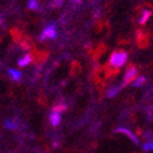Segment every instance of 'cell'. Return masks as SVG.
Masks as SVG:
<instances>
[{"label":"cell","instance_id":"cell-15","mask_svg":"<svg viewBox=\"0 0 153 153\" xmlns=\"http://www.w3.org/2000/svg\"><path fill=\"white\" fill-rule=\"evenodd\" d=\"M142 148H143V151H148V152L152 151V149H153V142H152V141H148V142L143 143Z\"/></svg>","mask_w":153,"mask_h":153},{"label":"cell","instance_id":"cell-8","mask_svg":"<svg viewBox=\"0 0 153 153\" xmlns=\"http://www.w3.org/2000/svg\"><path fill=\"white\" fill-rule=\"evenodd\" d=\"M9 76L11 77V80L20 81L22 79V72L20 70H16V69H10L9 70Z\"/></svg>","mask_w":153,"mask_h":153},{"label":"cell","instance_id":"cell-10","mask_svg":"<svg viewBox=\"0 0 153 153\" xmlns=\"http://www.w3.org/2000/svg\"><path fill=\"white\" fill-rule=\"evenodd\" d=\"M146 83V77L145 76H137V77L131 82V85L134 86V87H141V86H143Z\"/></svg>","mask_w":153,"mask_h":153},{"label":"cell","instance_id":"cell-6","mask_svg":"<svg viewBox=\"0 0 153 153\" xmlns=\"http://www.w3.org/2000/svg\"><path fill=\"white\" fill-rule=\"evenodd\" d=\"M151 15H152L151 9H145V10H142L141 17L138 19V23H140V25H145V23H147V21L149 20Z\"/></svg>","mask_w":153,"mask_h":153},{"label":"cell","instance_id":"cell-5","mask_svg":"<svg viewBox=\"0 0 153 153\" xmlns=\"http://www.w3.org/2000/svg\"><path fill=\"white\" fill-rule=\"evenodd\" d=\"M32 62V55L31 54H25L22 58H20L19 59V66L20 68H26V66H28Z\"/></svg>","mask_w":153,"mask_h":153},{"label":"cell","instance_id":"cell-7","mask_svg":"<svg viewBox=\"0 0 153 153\" xmlns=\"http://www.w3.org/2000/svg\"><path fill=\"white\" fill-rule=\"evenodd\" d=\"M49 121H50V125L52 126H59V124L61 123V115L58 113H53L50 114V117H49Z\"/></svg>","mask_w":153,"mask_h":153},{"label":"cell","instance_id":"cell-11","mask_svg":"<svg viewBox=\"0 0 153 153\" xmlns=\"http://www.w3.org/2000/svg\"><path fill=\"white\" fill-rule=\"evenodd\" d=\"M66 109H68V104H65V103H59V104H56V105H54L53 107V113H58V114H61V113H64V111H66Z\"/></svg>","mask_w":153,"mask_h":153},{"label":"cell","instance_id":"cell-12","mask_svg":"<svg viewBox=\"0 0 153 153\" xmlns=\"http://www.w3.org/2000/svg\"><path fill=\"white\" fill-rule=\"evenodd\" d=\"M5 127H6V129H9V130H17V129H19V125H17L16 121L7 119V120L5 121Z\"/></svg>","mask_w":153,"mask_h":153},{"label":"cell","instance_id":"cell-16","mask_svg":"<svg viewBox=\"0 0 153 153\" xmlns=\"http://www.w3.org/2000/svg\"><path fill=\"white\" fill-rule=\"evenodd\" d=\"M71 3H72V4H80L81 0H71Z\"/></svg>","mask_w":153,"mask_h":153},{"label":"cell","instance_id":"cell-13","mask_svg":"<svg viewBox=\"0 0 153 153\" xmlns=\"http://www.w3.org/2000/svg\"><path fill=\"white\" fill-rule=\"evenodd\" d=\"M27 6L30 10H38V7H39V0H28Z\"/></svg>","mask_w":153,"mask_h":153},{"label":"cell","instance_id":"cell-3","mask_svg":"<svg viewBox=\"0 0 153 153\" xmlns=\"http://www.w3.org/2000/svg\"><path fill=\"white\" fill-rule=\"evenodd\" d=\"M55 37H56V26L55 25H49L43 30L42 34L39 36V41L44 42L48 39H54Z\"/></svg>","mask_w":153,"mask_h":153},{"label":"cell","instance_id":"cell-9","mask_svg":"<svg viewBox=\"0 0 153 153\" xmlns=\"http://www.w3.org/2000/svg\"><path fill=\"white\" fill-rule=\"evenodd\" d=\"M120 91V87L119 86H113L110 88H108L107 90V97L108 98H113V97H115Z\"/></svg>","mask_w":153,"mask_h":153},{"label":"cell","instance_id":"cell-2","mask_svg":"<svg viewBox=\"0 0 153 153\" xmlns=\"http://www.w3.org/2000/svg\"><path fill=\"white\" fill-rule=\"evenodd\" d=\"M137 72H138V70H137V68L134 66V65H131V66L127 68L126 71H125V75H124L123 82H121V87H125L126 85L131 83V82L137 77Z\"/></svg>","mask_w":153,"mask_h":153},{"label":"cell","instance_id":"cell-1","mask_svg":"<svg viewBox=\"0 0 153 153\" xmlns=\"http://www.w3.org/2000/svg\"><path fill=\"white\" fill-rule=\"evenodd\" d=\"M126 60H127V53L125 50H115V52H113V54L110 55L109 66L118 70L125 65Z\"/></svg>","mask_w":153,"mask_h":153},{"label":"cell","instance_id":"cell-4","mask_svg":"<svg viewBox=\"0 0 153 153\" xmlns=\"http://www.w3.org/2000/svg\"><path fill=\"white\" fill-rule=\"evenodd\" d=\"M115 132L124 134L126 137H129V138H130V141H132L135 145H138V143H140V138H138V136H137V135H135V134H134L131 130L126 129V127L120 126V127H118V129H115Z\"/></svg>","mask_w":153,"mask_h":153},{"label":"cell","instance_id":"cell-14","mask_svg":"<svg viewBox=\"0 0 153 153\" xmlns=\"http://www.w3.org/2000/svg\"><path fill=\"white\" fill-rule=\"evenodd\" d=\"M62 4H64V0H53V1L50 3V7L58 9V7H61Z\"/></svg>","mask_w":153,"mask_h":153}]
</instances>
